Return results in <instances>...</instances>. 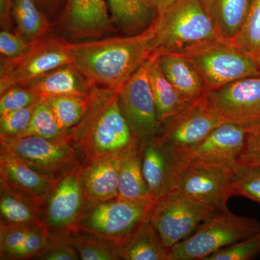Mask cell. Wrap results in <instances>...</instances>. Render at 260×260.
<instances>
[{"mask_svg":"<svg viewBox=\"0 0 260 260\" xmlns=\"http://www.w3.org/2000/svg\"><path fill=\"white\" fill-rule=\"evenodd\" d=\"M39 223L0 225V259L21 245Z\"/></svg>","mask_w":260,"mask_h":260,"instance_id":"obj_39","label":"cell"},{"mask_svg":"<svg viewBox=\"0 0 260 260\" xmlns=\"http://www.w3.org/2000/svg\"><path fill=\"white\" fill-rule=\"evenodd\" d=\"M67 0H36L38 6L48 18L60 14Z\"/></svg>","mask_w":260,"mask_h":260,"instance_id":"obj_42","label":"cell"},{"mask_svg":"<svg viewBox=\"0 0 260 260\" xmlns=\"http://www.w3.org/2000/svg\"><path fill=\"white\" fill-rule=\"evenodd\" d=\"M12 17L17 32L28 42L48 37L51 22L38 6L36 0H13Z\"/></svg>","mask_w":260,"mask_h":260,"instance_id":"obj_28","label":"cell"},{"mask_svg":"<svg viewBox=\"0 0 260 260\" xmlns=\"http://www.w3.org/2000/svg\"><path fill=\"white\" fill-rule=\"evenodd\" d=\"M216 210L173 191L154 205L150 221L165 246L171 249L191 236Z\"/></svg>","mask_w":260,"mask_h":260,"instance_id":"obj_11","label":"cell"},{"mask_svg":"<svg viewBox=\"0 0 260 260\" xmlns=\"http://www.w3.org/2000/svg\"><path fill=\"white\" fill-rule=\"evenodd\" d=\"M148 73L157 114L162 124L180 113L188 105L160 70L155 56L148 60Z\"/></svg>","mask_w":260,"mask_h":260,"instance_id":"obj_26","label":"cell"},{"mask_svg":"<svg viewBox=\"0 0 260 260\" xmlns=\"http://www.w3.org/2000/svg\"><path fill=\"white\" fill-rule=\"evenodd\" d=\"M50 239V233L45 222L37 224L25 242L12 251L3 259H34L45 248Z\"/></svg>","mask_w":260,"mask_h":260,"instance_id":"obj_35","label":"cell"},{"mask_svg":"<svg viewBox=\"0 0 260 260\" xmlns=\"http://www.w3.org/2000/svg\"><path fill=\"white\" fill-rule=\"evenodd\" d=\"M0 95V115L30 107L39 99L34 90L24 85L11 87Z\"/></svg>","mask_w":260,"mask_h":260,"instance_id":"obj_37","label":"cell"},{"mask_svg":"<svg viewBox=\"0 0 260 260\" xmlns=\"http://www.w3.org/2000/svg\"><path fill=\"white\" fill-rule=\"evenodd\" d=\"M222 123L202 97L164 123L155 138L174 157L203 141Z\"/></svg>","mask_w":260,"mask_h":260,"instance_id":"obj_13","label":"cell"},{"mask_svg":"<svg viewBox=\"0 0 260 260\" xmlns=\"http://www.w3.org/2000/svg\"><path fill=\"white\" fill-rule=\"evenodd\" d=\"M237 162L239 167H260V130L248 133Z\"/></svg>","mask_w":260,"mask_h":260,"instance_id":"obj_41","label":"cell"},{"mask_svg":"<svg viewBox=\"0 0 260 260\" xmlns=\"http://www.w3.org/2000/svg\"><path fill=\"white\" fill-rule=\"evenodd\" d=\"M232 42L256 60L260 49V0H250L244 25Z\"/></svg>","mask_w":260,"mask_h":260,"instance_id":"obj_32","label":"cell"},{"mask_svg":"<svg viewBox=\"0 0 260 260\" xmlns=\"http://www.w3.org/2000/svg\"><path fill=\"white\" fill-rule=\"evenodd\" d=\"M231 194L242 195L260 205V167H239L231 182Z\"/></svg>","mask_w":260,"mask_h":260,"instance_id":"obj_33","label":"cell"},{"mask_svg":"<svg viewBox=\"0 0 260 260\" xmlns=\"http://www.w3.org/2000/svg\"><path fill=\"white\" fill-rule=\"evenodd\" d=\"M69 135L70 133H64L61 129L47 101L39 99L36 103L28 128L18 137L32 135L48 139H57Z\"/></svg>","mask_w":260,"mask_h":260,"instance_id":"obj_31","label":"cell"},{"mask_svg":"<svg viewBox=\"0 0 260 260\" xmlns=\"http://www.w3.org/2000/svg\"><path fill=\"white\" fill-rule=\"evenodd\" d=\"M220 38L232 41L245 21L250 0H203Z\"/></svg>","mask_w":260,"mask_h":260,"instance_id":"obj_27","label":"cell"},{"mask_svg":"<svg viewBox=\"0 0 260 260\" xmlns=\"http://www.w3.org/2000/svg\"><path fill=\"white\" fill-rule=\"evenodd\" d=\"M82 164L58 181L47 200L44 222L50 234L75 231L86 208L88 200L82 184Z\"/></svg>","mask_w":260,"mask_h":260,"instance_id":"obj_15","label":"cell"},{"mask_svg":"<svg viewBox=\"0 0 260 260\" xmlns=\"http://www.w3.org/2000/svg\"><path fill=\"white\" fill-rule=\"evenodd\" d=\"M119 88L95 86L83 119L70 132L83 162L122 153L139 143L119 104Z\"/></svg>","mask_w":260,"mask_h":260,"instance_id":"obj_2","label":"cell"},{"mask_svg":"<svg viewBox=\"0 0 260 260\" xmlns=\"http://www.w3.org/2000/svg\"><path fill=\"white\" fill-rule=\"evenodd\" d=\"M169 249L150 218L121 244L119 254L120 259L169 260Z\"/></svg>","mask_w":260,"mask_h":260,"instance_id":"obj_25","label":"cell"},{"mask_svg":"<svg viewBox=\"0 0 260 260\" xmlns=\"http://www.w3.org/2000/svg\"><path fill=\"white\" fill-rule=\"evenodd\" d=\"M123 153L112 154L83 162L80 176L88 201L104 202L118 198V180Z\"/></svg>","mask_w":260,"mask_h":260,"instance_id":"obj_19","label":"cell"},{"mask_svg":"<svg viewBox=\"0 0 260 260\" xmlns=\"http://www.w3.org/2000/svg\"><path fill=\"white\" fill-rule=\"evenodd\" d=\"M1 223L8 225L44 222L45 205L17 192L0 181Z\"/></svg>","mask_w":260,"mask_h":260,"instance_id":"obj_24","label":"cell"},{"mask_svg":"<svg viewBox=\"0 0 260 260\" xmlns=\"http://www.w3.org/2000/svg\"><path fill=\"white\" fill-rule=\"evenodd\" d=\"M0 181L13 190L45 206L58 182L8 153L0 154Z\"/></svg>","mask_w":260,"mask_h":260,"instance_id":"obj_17","label":"cell"},{"mask_svg":"<svg viewBox=\"0 0 260 260\" xmlns=\"http://www.w3.org/2000/svg\"><path fill=\"white\" fill-rule=\"evenodd\" d=\"M154 9L156 11V14L162 11L172 4H174L177 0H150Z\"/></svg>","mask_w":260,"mask_h":260,"instance_id":"obj_44","label":"cell"},{"mask_svg":"<svg viewBox=\"0 0 260 260\" xmlns=\"http://www.w3.org/2000/svg\"><path fill=\"white\" fill-rule=\"evenodd\" d=\"M155 20L133 35L72 42L73 64L93 85L119 88L152 56Z\"/></svg>","mask_w":260,"mask_h":260,"instance_id":"obj_1","label":"cell"},{"mask_svg":"<svg viewBox=\"0 0 260 260\" xmlns=\"http://www.w3.org/2000/svg\"><path fill=\"white\" fill-rule=\"evenodd\" d=\"M13 0H0V23L2 30H10L12 28V6Z\"/></svg>","mask_w":260,"mask_h":260,"instance_id":"obj_43","label":"cell"},{"mask_svg":"<svg viewBox=\"0 0 260 260\" xmlns=\"http://www.w3.org/2000/svg\"><path fill=\"white\" fill-rule=\"evenodd\" d=\"M24 86L34 90L39 99H48L63 95L88 96L95 85L70 63L51 70Z\"/></svg>","mask_w":260,"mask_h":260,"instance_id":"obj_21","label":"cell"},{"mask_svg":"<svg viewBox=\"0 0 260 260\" xmlns=\"http://www.w3.org/2000/svg\"><path fill=\"white\" fill-rule=\"evenodd\" d=\"M248 133L238 124L222 123L198 145L173 157L174 165L198 166L235 174Z\"/></svg>","mask_w":260,"mask_h":260,"instance_id":"obj_9","label":"cell"},{"mask_svg":"<svg viewBox=\"0 0 260 260\" xmlns=\"http://www.w3.org/2000/svg\"><path fill=\"white\" fill-rule=\"evenodd\" d=\"M155 43L152 56L181 53L220 39L213 18L203 0H177L155 16Z\"/></svg>","mask_w":260,"mask_h":260,"instance_id":"obj_3","label":"cell"},{"mask_svg":"<svg viewBox=\"0 0 260 260\" xmlns=\"http://www.w3.org/2000/svg\"><path fill=\"white\" fill-rule=\"evenodd\" d=\"M73 62L72 42L48 37L31 42L23 56L0 63V94L15 85H25L51 70Z\"/></svg>","mask_w":260,"mask_h":260,"instance_id":"obj_8","label":"cell"},{"mask_svg":"<svg viewBox=\"0 0 260 260\" xmlns=\"http://www.w3.org/2000/svg\"><path fill=\"white\" fill-rule=\"evenodd\" d=\"M121 111L139 141L158 136L164 124L159 120L148 73V61L120 87Z\"/></svg>","mask_w":260,"mask_h":260,"instance_id":"obj_12","label":"cell"},{"mask_svg":"<svg viewBox=\"0 0 260 260\" xmlns=\"http://www.w3.org/2000/svg\"><path fill=\"white\" fill-rule=\"evenodd\" d=\"M234 174L211 168L174 164L173 191L218 210H228Z\"/></svg>","mask_w":260,"mask_h":260,"instance_id":"obj_14","label":"cell"},{"mask_svg":"<svg viewBox=\"0 0 260 260\" xmlns=\"http://www.w3.org/2000/svg\"><path fill=\"white\" fill-rule=\"evenodd\" d=\"M118 198L153 205L142 170L140 142L124 152L121 156Z\"/></svg>","mask_w":260,"mask_h":260,"instance_id":"obj_22","label":"cell"},{"mask_svg":"<svg viewBox=\"0 0 260 260\" xmlns=\"http://www.w3.org/2000/svg\"><path fill=\"white\" fill-rule=\"evenodd\" d=\"M260 254V232L220 249L205 260H249Z\"/></svg>","mask_w":260,"mask_h":260,"instance_id":"obj_36","label":"cell"},{"mask_svg":"<svg viewBox=\"0 0 260 260\" xmlns=\"http://www.w3.org/2000/svg\"><path fill=\"white\" fill-rule=\"evenodd\" d=\"M142 170L152 203L155 205L172 192L174 160L155 137L140 141Z\"/></svg>","mask_w":260,"mask_h":260,"instance_id":"obj_18","label":"cell"},{"mask_svg":"<svg viewBox=\"0 0 260 260\" xmlns=\"http://www.w3.org/2000/svg\"><path fill=\"white\" fill-rule=\"evenodd\" d=\"M155 57L166 78L186 102L191 104L204 96L207 92L204 79L184 54L162 53Z\"/></svg>","mask_w":260,"mask_h":260,"instance_id":"obj_20","label":"cell"},{"mask_svg":"<svg viewBox=\"0 0 260 260\" xmlns=\"http://www.w3.org/2000/svg\"><path fill=\"white\" fill-rule=\"evenodd\" d=\"M70 234L80 259H120L117 244L83 231H72Z\"/></svg>","mask_w":260,"mask_h":260,"instance_id":"obj_29","label":"cell"},{"mask_svg":"<svg viewBox=\"0 0 260 260\" xmlns=\"http://www.w3.org/2000/svg\"><path fill=\"white\" fill-rule=\"evenodd\" d=\"M180 54L189 59L200 72L207 92L237 80L260 76V65L255 58L239 49L232 41H212Z\"/></svg>","mask_w":260,"mask_h":260,"instance_id":"obj_5","label":"cell"},{"mask_svg":"<svg viewBox=\"0 0 260 260\" xmlns=\"http://www.w3.org/2000/svg\"><path fill=\"white\" fill-rule=\"evenodd\" d=\"M260 232L255 218L216 210L184 240L169 249V260H205L226 247Z\"/></svg>","mask_w":260,"mask_h":260,"instance_id":"obj_4","label":"cell"},{"mask_svg":"<svg viewBox=\"0 0 260 260\" xmlns=\"http://www.w3.org/2000/svg\"><path fill=\"white\" fill-rule=\"evenodd\" d=\"M36 103L30 107L1 114L0 138H15L23 134L30 124Z\"/></svg>","mask_w":260,"mask_h":260,"instance_id":"obj_38","label":"cell"},{"mask_svg":"<svg viewBox=\"0 0 260 260\" xmlns=\"http://www.w3.org/2000/svg\"><path fill=\"white\" fill-rule=\"evenodd\" d=\"M116 30L127 35L143 31L156 16L150 0H107Z\"/></svg>","mask_w":260,"mask_h":260,"instance_id":"obj_23","label":"cell"},{"mask_svg":"<svg viewBox=\"0 0 260 260\" xmlns=\"http://www.w3.org/2000/svg\"><path fill=\"white\" fill-rule=\"evenodd\" d=\"M31 42L18 32L2 30L0 32L1 60H13L23 56L30 49Z\"/></svg>","mask_w":260,"mask_h":260,"instance_id":"obj_40","label":"cell"},{"mask_svg":"<svg viewBox=\"0 0 260 260\" xmlns=\"http://www.w3.org/2000/svg\"><path fill=\"white\" fill-rule=\"evenodd\" d=\"M256 61H258V63H259L260 65V49L259 51V54H258L257 58H256Z\"/></svg>","mask_w":260,"mask_h":260,"instance_id":"obj_45","label":"cell"},{"mask_svg":"<svg viewBox=\"0 0 260 260\" xmlns=\"http://www.w3.org/2000/svg\"><path fill=\"white\" fill-rule=\"evenodd\" d=\"M44 100L49 104L61 129L64 133H70L85 115L88 107L90 94L88 96L63 95Z\"/></svg>","mask_w":260,"mask_h":260,"instance_id":"obj_30","label":"cell"},{"mask_svg":"<svg viewBox=\"0 0 260 260\" xmlns=\"http://www.w3.org/2000/svg\"><path fill=\"white\" fill-rule=\"evenodd\" d=\"M153 208L150 203L119 198L88 201L75 230L90 233L120 246L150 218Z\"/></svg>","mask_w":260,"mask_h":260,"instance_id":"obj_7","label":"cell"},{"mask_svg":"<svg viewBox=\"0 0 260 260\" xmlns=\"http://www.w3.org/2000/svg\"><path fill=\"white\" fill-rule=\"evenodd\" d=\"M59 23L62 32L75 41L111 37L116 30L107 0H67Z\"/></svg>","mask_w":260,"mask_h":260,"instance_id":"obj_16","label":"cell"},{"mask_svg":"<svg viewBox=\"0 0 260 260\" xmlns=\"http://www.w3.org/2000/svg\"><path fill=\"white\" fill-rule=\"evenodd\" d=\"M208 107L223 121L260 130V76L237 80L205 94Z\"/></svg>","mask_w":260,"mask_h":260,"instance_id":"obj_10","label":"cell"},{"mask_svg":"<svg viewBox=\"0 0 260 260\" xmlns=\"http://www.w3.org/2000/svg\"><path fill=\"white\" fill-rule=\"evenodd\" d=\"M41 260H78L79 254L75 247L70 232L50 234L47 245L34 258Z\"/></svg>","mask_w":260,"mask_h":260,"instance_id":"obj_34","label":"cell"},{"mask_svg":"<svg viewBox=\"0 0 260 260\" xmlns=\"http://www.w3.org/2000/svg\"><path fill=\"white\" fill-rule=\"evenodd\" d=\"M1 153L13 154L29 167L56 181L83 162L70 134L57 139L39 136L0 138Z\"/></svg>","mask_w":260,"mask_h":260,"instance_id":"obj_6","label":"cell"}]
</instances>
